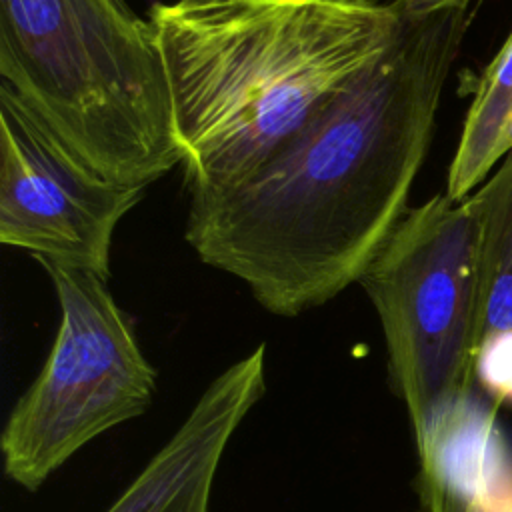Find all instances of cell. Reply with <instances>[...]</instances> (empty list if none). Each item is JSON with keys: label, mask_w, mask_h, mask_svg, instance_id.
<instances>
[{"label": "cell", "mask_w": 512, "mask_h": 512, "mask_svg": "<svg viewBox=\"0 0 512 512\" xmlns=\"http://www.w3.org/2000/svg\"><path fill=\"white\" fill-rule=\"evenodd\" d=\"M186 4H212V2H224V0H182Z\"/></svg>", "instance_id": "13"}, {"label": "cell", "mask_w": 512, "mask_h": 512, "mask_svg": "<svg viewBox=\"0 0 512 512\" xmlns=\"http://www.w3.org/2000/svg\"><path fill=\"white\" fill-rule=\"evenodd\" d=\"M36 262L52 280L60 322L40 374L14 404L0 436L6 476L28 492L94 438L144 414L158 380L106 278Z\"/></svg>", "instance_id": "5"}, {"label": "cell", "mask_w": 512, "mask_h": 512, "mask_svg": "<svg viewBox=\"0 0 512 512\" xmlns=\"http://www.w3.org/2000/svg\"><path fill=\"white\" fill-rule=\"evenodd\" d=\"M0 82L112 182L182 164L154 28L126 0H0Z\"/></svg>", "instance_id": "3"}, {"label": "cell", "mask_w": 512, "mask_h": 512, "mask_svg": "<svg viewBox=\"0 0 512 512\" xmlns=\"http://www.w3.org/2000/svg\"><path fill=\"white\" fill-rule=\"evenodd\" d=\"M190 196L230 188L394 44L402 14L376 0L154 2Z\"/></svg>", "instance_id": "2"}, {"label": "cell", "mask_w": 512, "mask_h": 512, "mask_svg": "<svg viewBox=\"0 0 512 512\" xmlns=\"http://www.w3.org/2000/svg\"><path fill=\"white\" fill-rule=\"evenodd\" d=\"M378 314L388 376L404 402L420 476L438 470L476 380L478 224L436 194L408 208L358 280Z\"/></svg>", "instance_id": "4"}, {"label": "cell", "mask_w": 512, "mask_h": 512, "mask_svg": "<svg viewBox=\"0 0 512 512\" xmlns=\"http://www.w3.org/2000/svg\"><path fill=\"white\" fill-rule=\"evenodd\" d=\"M512 132V30L486 66L466 112L456 154L448 168L446 196L464 200L510 150Z\"/></svg>", "instance_id": "9"}, {"label": "cell", "mask_w": 512, "mask_h": 512, "mask_svg": "<svg viewBox=\"0 0 512 512\" xmlns=\"http://www.w3.org/2000/svg\"><path fill=\"white\" fill-rule=\"evenodd\" d=\"M478 224V348L512 336V148L466 196Z\"/></svg>", "instance_id": "8"}, {"label": "cell", "mask_w": 512, "mask_h": 512, "mask_svg": "<svg viewBox=\"0 0 512 512\" xmlns=\"http://www.w3.org/2000/svg\"><path fill=\"white\" fill-rule=\"evenodd\" d=\"M420 488L428 512H494L480 484L472 492H462L446 476H434L420 480Z\"/></svg>", "instance_id": "11"}, {"label": "cell", "mask_w": 512, "mask_h": 512, "mask_svg": "<svg viewBox=\"0 0 512 512\" xmlns=\"http://www.w3.org/2000/svg\"><path fill=\"white\" fill-rule=\"evenodd\" d=\"M260 344L222 370L106 512H210L228 444L266 392Z\"/></svg>", "instance_id": "7"}, {"label": "cell", "mask_w": 512, "mask_h": 512, "mask_svg": "<svg viewBox=\"0 0 512 512\" xmlns=\"http://www.w3.org/2000/svg\"><path fill=\"white\" fill-rule=\"evenodd\" d=\"M144 192V186L112 182L88 166L0 82L2 244L108 280L114 230Z\"/></svg>", "instance_id": "6"}, {"label": "cell", "mask_w": 512, "mask_h": 512, "mask_svg": "<svg viewBox=\"0 0 512 512\" xmlns=\"http://www.w3.org/2000/svg\"><path fill=\"white\" fill-rule=\"evenodd\" d=\"M402 16H428L452 8H472L478 0H394Z\"/></svg>", "instance_id": "12"}, {"label": "cell", "mask_w": 512, "mask_h": 512, "mask_svg": "<svg viewBox=\"0 0 512 512\" xmlns=\"http://www.w3.org/2000/svg\"><path fill=\"white\" fill-rule=\"evenodd\" d=\"M474 8L402 16L390 50L254 172L190 196L196 256L288 318L358 282L408 210Z\"/></svg>", "instance_id": "1"}, {"label": "cell", "mask_w": 512, "mask_h": 512, "mask_svg": "<svg viewBox=\"0 0 512 512\" xmlns=\"http://www.w3.org/2000/svg\"><path fill=\"white\" fill-rule=\"evenodd\" d=\"M476 380L498 400H512V336L490 340L480 348Z\"/></svg>", "instance_id": "10"}, {"label": "cell", "mask_w": 512, "mask_h": 512, "mask_svg": "<svg viewBox=\"0 0 512 512\" xmlns=\"http://www.w3.org/2000/svg\"><path fill=\"white\" fill-rule=\"evenodd\" d=\"M510 148H512V132H510Z\"/></svg>", "instance_id": "14"}]
</instances>
